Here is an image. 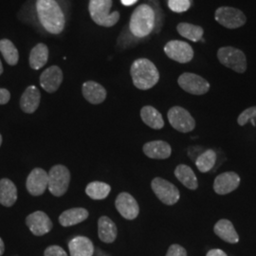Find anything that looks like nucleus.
I'll return each mask as SVG.
<instances>
[{"label": "nucleus", "instance_id": "obj_1", "mask_svg": "<svg viewBox=\"0 0 256 256\" xmlns=\"http://www.w3.org/2000/svg\"><path fill=\"white\" fill-rule=\"evenodd\" d=\"M38 18L46 32L59 34L63 32L66 19L64 12L55 0H37Z\"/></svg>", "mask_w": 256, "mask_h": 256}, {"label": "nucleus", "instance_id": "obj_2", "mask_svg": "<svg viewBox=\"0 0 256 256\" xmlns=\"http://www.w3.org/2000/svg\"><path fill=\"white\" fill-rule=\"evenodd\" d=\"M130 74L134 86L140 90L152 88L160 80V72L155 64L146 58H140L133 62Z\"/></svg>", "mask_w": 256, "mask_h": 256}, {"label": "nucleus", "instance_id": "obj_3", "mask_svg": "<svg viewBox=\"0 0 256 256\" xmlns=\"http://www.w3.org/2000/svg\"><path fill=\"white\" fill-rule=\"evenodd\" d=\"M155 10L150 5L142 4L134 10L130 22V32L137 38L146 37L155 30Z\"/></svg>", "mask_w": 256, "mask_h": 256}, {"label": "nucleus", "instance_id": "obj_4", "mask_svg": "<svg viewBox=\"0 0 256 256\" xmlns=\"http://www.w3.org/2000/svg\"><path fill=\"white\" fill-rule=\"evenodd\" d=\"M112 0H90L88 10L92 19L99 26L110 28L119 21V12H110Z\"/></svg>", "mask_w": 256, "mask_h": 256}, {"label": "nucleus", "instance_id": "obj_5", "mask_svg": "<svg viewBox=\"0 0 256 256\" xmlns=\"http://www.w3.org/2000/svg\"><path fill=\"white\" fill-rule=\"evenodd\" d=\"M220 63L238 74H244L247 70V58L244 52L234 46H222L218 52Z\"/></svg>", "mask_w": 256, "mask_h": 256}, {"label": "nucleus", "instance_id": "obj_6", "mask_svg": "<svg viewBox=\"0 0 256 256\" xmlns=\"http://www.w3.org/2000/svg\"><path fill=\"white\" fill-rule=\"evenodd\" d=\"M70 183V172L64 165H54L48 173V188L54 196H62Z\"/></svg>", "mask_w": 256, "mask_h": 256}, {"label": "nucleus", "instance_id": "obj_7", "mask_svg": "<svg viewBox=\"0 0 256 256\" xmlns=\"http://www.w3.org/2000/svg\"><path fill=\"white\" fill-rule=\"evenodd\" d=\"M214 18L221 26L234 30L244 26L247 22L246 16L242 10L234 7H220L214 12Z\"/></svg>", "mask_w": 256, "mask_h": 256}, {"label": "nucleus", "instance_id": "obj_8", "mask_svg": "<svg viewBox=\"0 0 256 256\" xmlns=\"http://www.w3.org/2000/svg\"><path fill=\"white\" fill-rule=\"evenodd\" d=\"M153 192L165 205H174L180 200V191L173 183L162 178H156L151 183Z\"/></svg>", "mask_w": 256, "mask_h": 256}, {"label": "nucleus", "instance_id": "obj_9", "mask_svg": "<svg viewBox=\"0 0 256 256\" xmlns=\"http://www.w3.org/2000/svg\"><path fill=\"white\" fill-rule=\"evenodd\" d=\"M167 117L170 124L182 133L191 132L196 128V120L192 115L182 106H174L170 108Z\"/></svg>", "mask_w": 256, "mask_h": 256}, {"label": "nucleus", "instance_id": "obj_10", "mask_svg": "<svg viewBox=\"0 0 256 256\" xmlns=\"http://www.w3.org/2000/svg\"><path fill=\"white\" fill-rule=\"evenodd\" d=\"M178 86L192 95H203L209 92L210 84L198 74L185 72L178 77Z\"/></svg>", "mask_w": 256, "mask_h": 256}, {"label": "nucleus", "instance_id": "obj_11", "mask_svg": "<svg viewBox=\"0 0 256 256\" xmlns=\"http://www.w3.org/2000/svg\"><path fill=\"white\" fill-rule=\"evenodd\" d=\"M165 54L180 64L189 63L194 58V50L188 43L180 40L169 41L164 46Z\"/></svg>", "mask_w": 256, "mask_h": 256}, {"label": "nucleus", "instance_id": "obj_12", "mask_svg": "<svg viewBox=\"0 0 256 256\" xmlns=\"http://www.w3.org/2000/svg\"><path fill=\"white\" fill-rule=\"evenodd\" d=\"M26 225L36 236H45L52 230L54 226L48 216L42 210H37L28 214L26 218Z\"/></svg>", "mask_w": 256, "mask_h": 256}, {"label": "nucleus", "instance_id": "obj_13", "mask_svg": "<svg viewBox=\"0 0 256 256\" xmlns=\"http://www.w3.org/2000/svg\"><path fill=\"white\" fill-rule=\"evenodd\" d=\"M48 174L42 168H34L28 176L26 187L34 196L43 194L48 188Z\"/></svg>", "mask_w": 256, "mask_h": 256}, {"label": "nucleus", "instance_id": "obj_14", "mask_svg": "<svg viewBox=\"0 0 256 256\" xmlns=\"http://www.w3.org/2000/svg\"><path fill=\"white\" fill-rule=\"evenodd\" d=\"M115 207L120 214L126 220H135L140 214V207L137 200L129 192L120 194L115 200Z\"/></svg>", "mask_w": 256, "mask_h": 256}, {"label": "nucleus", "instance_id": "obj_15", "mask_svg": "<svg viewBox=\"0 0 256 256\" xmlns=\"http://www.w3.org/2000/svg\"><path fill=\"white\" fill-rule=\"evenodd\" d=\"M63 82V72L57 66L45 70L40 75V86L48 93H54Z\"/></svg>", "mask_w": 256, "mask_h": 256}, {"label": "nucleus", "instance_id": "obj_16", "mask_svg": "<svg viewBox=\"0 0 256 256\" xmlns=\"http://www.w3.org/2000/svg\"><path fill=\"white\" fill-rule=\"evenodd\" d=\"M240 184V178L236 173L226 172L216 178L214 190L218 194H227L234 191Z\"/></svg>", "mask_w": 256, "mask_h": 256}, {"label": "nucleus", "instance_id": "obj_17", "mask_svg": "<svg viewBox=\"0 0 256 256\" xmlns=\"http://www.w3.org/2000/svg\"><path fill=\"white\" fill-rule=\"evenodd\" d=\"M41 100V93L36 86H30L22 94L20 108L25 113L32 114L36 111Z\"/></svg>", "mask_w": 256, "mask_h": 256}, {"label": "nucleus", "instance_id": "obj_18", "mask_svg": "<svg viewBox=\"0 0 256 256\" xmlns=\"http://www.w3.org/2000/svg\"><path fill=\"white\" fill-rule=\"evenodd\" d=\"M144 153L150 158L165 160L172 154L171 146L164 140H153L144 146Z\"/></svg>", "mask_w": 256, "mask_h": 256}, {"label": "nucleus", "instance_id": "obj_19", "mask_svg": "<svg viewBox=\"0 0 256 256\" xmlns=\"http://www.w3.org/2000/svg\"><path fill=\"white\" fill-rule=\"evenodd\" d=\"M82 92L84 99L92 104H99L106 100V90L98 82L88 81L84 82Z\"/></svg>", "mask_w": 256, "mask_h": 256}, {"label": "nucleus", "instance_id": "obj_20", "mask_svg": "<svg viewBox=\"0 0 256 256\" xmlns=\"http://www.w3.org/2000/svg\"><path fill=\"white\" fill-rule=\"evenodd\" d=\"M70 256H93L94 245L90 238L86 236H76L68 243Z\"/></svg>", "mask_w": 256, "mask_h": 256}, {"label": "nucleus", "instance_id": "obj_21", "mask_svg": "<svg viewBox=\"0 0 256 256\" xmlns=\"http://www.w3.org/2000/svg\"><path fill=\"white\" fill-rule=\"evenodd\" d=\"M98 236L104 243H113L118 236L116 224L110 218L101 216L98 220Z\"/></svg>", "mask_w": 256, "mask_h": 256}, {"label": "nucleus", "instance_id": "obj_22", "mask_svg": "<svg viewBox=\"0 0 256 256\" xmlns=\"http://www.w3.org/2000/svg\"><path fill=\"white\" fill-rule=\"evenodd\" d=\"M88 210L84 208H72L63 212L59 216V223L63 227H70L88 220Z\"/></svg>", "mask_w": 256, "mask_h": 256}, {"label": "nucleus", "instance_id": "obj_23", "mask_svg": "<svg viewBox=\"0 0 256 256\" xmlns=\"http://www.w3.org/2000/svg\"><path fill=\"white\" fill-rule=\"evenodd\" d=\"M18 200V188L9 178L0 180V204L12 207Z\"/></svg>", "mask_w": 256, "mask_h": 256}, {"label": "nucleus", "instance_id": "obj_24", "mask_svg": "<svg viewBox=\"0 0 256 256\" xmlns=\"http://www.w3.org/2000/svg\"><path fill=\"white\" fill-rule=\"evenodd\" d=\"M214 232L218 238L230 244H236L239 241L238 232L230 220H220L214 226Z\"/></svg>", "mask_w": 256, "mask_h": 256}, {"label": "nucleus", "instance_id": "obj_25", "mask_svg": "<svg viewBox=\"0 0 256 256\" xmlns=\"http://www.w3.org/2000/svg\"><path fill=\"white\" fill-rule=\"evenodd\" d=\"M140 118L149 128L160 130L164 126V120L160 111L151 106H144L140 110Z\"/></svg>", "mask_w": 256, "mask_h": 256}, {"label": "nucleus", "instance_id": "obj_26", "mask_svg": "<svg viewBox=\"0 0 256 256\" xmlns=\"http://www.w3.org/2000/svg\"><path fill=\"white\" fill-rule=\"evenodd\" d=\"M174 176L186 188L190 190L198 189V183L196 176L194 173L192 168H190L189 166L185 164H180L176 166L174 170Z\"/></svg>", "mask_w": 256, "mask_h": 256}, {"label": "nucleus", "instance_id": "obj_27", "mask_svg": "<svg viewBox=\"0 0 256 256\" xmlns=\"http://www.w3.org/2000/svg\"><path fill=\"white\" fill-rule=\"evenodd\" d=\"M48 48L46 45L40 43L34 46L30 54V66L32 70H40L48 62Z\"/></svg>", "mask_w": 256, "mask_h": 256}, {"label": "nucleus", "instance_id": "obj_28", "mask_svg": "<svg viewBox=\"0 0 256 256\" xmlns=\"http://www.w3.org/2000/svg\"><path fill=\"white\" fill-rule=\"evenodd\" d=\"M111 187L108 183L102 182H92L86 188V194L94 200H102L108 196Z\"/></svg>", "mask_w": 256, "mask_h": 256}, {"label": "nucleus", "instance_id": "obj_29", "mask_svg": "<svg viewBox=\"0 0 256 256\" xmlns=\"http://www.w3.org/2000/svg\"><path fill=\"white\" fill-rule=\"evenodd\" d=\"M176 30L182 36L188 40H191L192 42H198L202 40L204 34L203 28L198 25L190 24V23H185V22L180 23L176 27Z\"/></svg>", "mask_w": 256, "mask_h": 256}, {"label": "nucleus", "instance_id": "obj_30", "mask_svg": "<svg viewBox=\"0 0 256 256\" xmlns=\"http://www.w3.org/2000/svg\"><path fill=\"white\" fill-rule=\"evenodd\" d=\"M0 52L10 66H16L18 63V50L9 39L0 40Z\"/></svg>", "mask_w": 256, "mask_h": 256}, {"label": "nucleus", "instance_id": "obj_31", "mask_svg": "<svg viewBox=\"0 0 256 256\" xmlns=\"http://www.w3.org/2000/svg\"><path fill=\"white\" fill-rule=\"evenodd\" d=\"M196 165L202 173H207L214 168L216 162V153L214 150H205L196 158Z\"/></svg>", "mask_w": 256, "mask_h": 256}, {"label": "nucleus", "instance_id": "obj_32", "mask_svg": "<svg viewBox=\"0 0 256 256\" xmlns=\"http://www.w3.org/2000/svg\"><path fill=\"white\" fill-rule=\"evenodd\" d=\"M248 122L252 124L254 126H256V106L248 108L244 110L239 116H238V122L239 126H243Z\"/></svg>", "mask_w": 256, "mask_h": 256}, {"label": "nucleus", "instance_id": "obj_33", "mask_svg": "<svg viewBox=\"0 0 256 256\" xmlns=\"http://www.w3.org/2000/svg\"><path fill=\"white\" fill-rule=\"evenodd\" d=\"M168 7L174 12H184L191 7L190 0H168Z\"/></svg>", "mask_w": 256, "mask_h": 256}, {"label": "nucleus", "instance_id": "obj_34", "mask_svg": "<svg viewBox=\"0 0 256 256\" xmlns=\"http://www.w3.org/2000/svg\"><path fill=\"white\" fill-rule=\"evenodd\" d=\"M44 256H68V254L63 248L52 245L46 248L44 252Z\"/></svg>", "mask_w": 256, "mask_h": 256}, {"label": "nucleus", "instance_id": "obj_35", "mask_svg": "<svg viewBox=\"0 0 256 256\" xmlns=\"http://www.w3.org/2000/svg\"><path fill=\"white\" fill-rule=\"evenodd\" d=\"M166 256H187V252L182 246L178 244H173L168 248Z\"/></svg>", "mask_w": 256, "mask_h": 256}, {"label": "nucleus", "instance_id": "obj_36", "mask_svg": "<svg viewBox=\"0 0 256 256\" xmlns=\"http://www.w3.org/2000/svg\"><path fill=\"white\" fill-rule=\"evenodd\" d=\"M10 99V93L6 88H0V106L6 104Z\"/></svg>", "mask_w": 256, "mask_h": 256}, {"label": "nucleus", "instance_id": "obj_37", "mask_svg": "<svg viewBox=\"0 0 256 256\" xmlns=\"http://www.w3.org/2000/svg\"><path fill=\"white\" fill-rule=\"evenodd\" d=\"M206 256H227V254L223 250L216 248V250H210Z\"/></svg>", "mask_w": 256, "mask_h": 256}, {"label": "nucleus", "instance_id": "obj_38", "mask_svg": "<svg viewBox=\"0 0 256 256\" xmlns=\"http://www.w3.org/2000/svg\"><path fill=\"white\" fill-rule=\"evenodd\" d=\"M122 1V4L124 5V6H132L134 5L138 0H120Z\"/></svg>", "mask_w": 256, "mask_h": 256}, {"label": "nucleus", "instance_id": "obj_39", "mask_svg": "<svg viewBox=\"0 0 256 256\" xmlns=\"http://www.w3.org/2000/svg\"><path fill=\"white\" fill-rule=\"evenodd\" d=\"M4 252H5V245H4L3 240L0 238V256H3Z\"/></svg>", "mask_w": 256, "mask_h": 256}, {"label": "nucleus", "instance_id": "obj_40", "mask_svg": "<svg viewBox=\"0 0 256 256\" xmlns=\"http://www.w3.org/2000/svg\"><path fill=\"white\" fill-rule=\"evenodd\" d=\"M3 74V66H2V63H1V60H0V75Z\"/></svg>", "mask_w": 256, "mask_h": 256}, {"label": "nucleus", "instance_id": "obj_41", "mask_svg": "<svg viewBox=\"0 0 256 256\" xmlns=\"http://www.w3.org/2000/svg\"><path fill=\"white\" fill-rule=\"evenodd\" d=\"M1 144H2V136L0 134V146H1Z\"/></svg>", "mask_w": 256, "mask_h": 256}]
</instances>
